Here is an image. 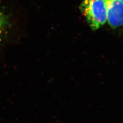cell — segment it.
<instances>
[{"label": "cell", "mask_w": 123, "mask_h": 123, "mask_svg": "<svg viewBox=\"0 0 123 123\" xmlns=\"http://www.w3.org/2000/svg\"><path fill=\"white\" fill-rule=\"evenodd\" d=\"M80 10L92 30H97L106 24V0H83Z\"/></svg>", "instance_id": "6da1fadb"}, {"label": "cell", "mask_w": 123, "mask_h": 123, "mask_svg": "<svg viewBox=\"0 0 123 123\" xmlns=\"http://www.w3.org/2000/svg\"><path fill=\"white\" fill-rule=\"evenodd\" d=\"M107 22L111 28L123 30V2L121 0H106Z\"/></svg>", "instance_id": "7a4b0ae2"}, {"label": "cell", "mask_w": 123, "mask_h": 123, "mask_svg": "<svg viewBox=\"0 0 123 123\" xmlns=\"http://www.w3.org/2000/svg\"><path fill=\"white\" fill-rule=\"evenodd\" d=\"M9 27V17L0 4V41L6 37Z\"/></svg>", "instance_id": "3957f363"}, {"label": "cell", "mask_w": 123, "mask_h": 123, "mask_svg": "<svg viewBox=\"0 0 123 123\" xmlns=\"http://www.w3.org/2000/svg\"><path fill=\"white\" fill-rule=\"evenodd\" d=\"M121 1H123V0H121Z\"/></svg>", "instance_id": "277c9868"}]
</instances>
